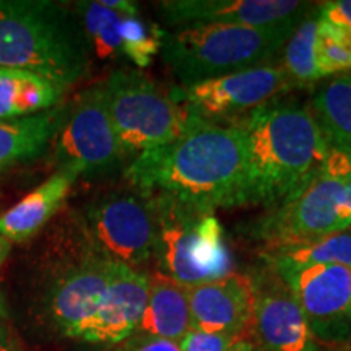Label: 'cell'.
Masks as SVG:
<instances>
[{
  "label": "cell",
  "instance_id": "cell-20",
  "mask_svg": "<svg viewBox=\"0 0 351 351\" xmlns=\"http://www.w3.org/2000/svg\"><path fill=\"white\" fill-rule=\"evenodd\" d=\"M60 111H44L36 116L0 121V171L34 160L54 137Z\"/></svg>",
  "mask_w": 351,
  "mask_h": 351
},
{
  "label": "cell",
  "instance_id": "cell-26",
  "mask_svg": "<svg viewBox=\"0 0 351 351\" xmlns=\"http://www.w3.org/2000/svg\"><path fill=\"white\" fill-rule=\"evenodd\" d=\"M319 67L324 77L351 70V33L320 19L317 32Z\"/></svg>",
  "mask_w": 351,
  "mask_h": 351
},
{
  "label": "cell",
  "instance_id": "cell-32",
  "mask_svg": "<svg viewBox=\"0 0 351 351\" xmlns=\"http://www.w3.org/2000/svg\"><path fill=\"white\" fill-rule=\"evenodd\" d=\"M0 351H16L15 345L12 343V340L8 339L5 333V328H0Z\"/></svg>",
  "mask_w": 351,
  "mask_h": 351
},
{
  "label": "cell",
  "instance_id": "cell-34",
  "mask_svg": "<svg viewBox=\"0 0 351 351\" xmlns=\"http://www.w3.org/2000/svg\"><path fill=\"white\" fill-rule=\"evenodd\" d=\"M345 204L346 210H348L351 215V173L348 178H346V186H345Z\"/></svg>",
  "mask_w": 351,
  "mask_h": 351
},
{
  "label": "cell",
  "instance_id": "cell-29",
  "mask_svg": "<svg viewBox=\"0 0 351 351\" xmlns=\"http://www.w3.org/2000/svg\"><path fill=\"white\" fill-rule=\"evenodd\" d=\"M134 351H181L178 341L165 339H145Z\"/></svg>",
  "mask_w": 351,
  "mask_h": 351
},
{
  "label": "cell",
  "instance_id": "cell-15",
  "mask_svg": "<svg viewBox=\"0 0 351 351\" xmlns=\"http://www.w3.org/2000/svg\"><path fill=\"white\" fill-rule=\"evenodd\" d=\"M150 293V276L137 269L112 263L103 301L78 339L116 345L137 332Z\"/></svg>",
  "mask_w": 351,
  "mask_h": 351
},
{
  "label": "cell",
  "instance_id": "cell-1",
  "mask_svg": "<svg viewBox=\"0 0 351 351\" xmlns=\"http://www.w3.org/2000/svg\"><path fill=\"white\" fill-rule=\"evenodd\" d=\"M143 195H165L213 213L245 205L247 142L238 125H219L192 116L182 135L140 153L125 171Z\"/></svg>",
  "mask_w": 351,
  "mask_h": 351
},
{
  "label": "cell",
  "instance_id": "cell-11",
  "mask_svg": "<svg viewBox=\"0 0 351 351\" xmlns=\"http://www.w3.org/2000/svg\"><path fill=\"white\" fill-rule=\"evenodd\" d=\"M254 283V311L251 333L262 351H320L298 304L282 275L267 263Z\"/></svg>",
  "mask_w": 351,
  "mask_h": 351
},
{
  "label": "cell",
  "instance_id": "cell-23",
  "mask_svg": "<svg viewBox=\"0 0 351 351\" xmlns=\"http://www.w3.org/2000/svg\"><path fill=\"white\" fill-rule=\"evenodd\" d=\"M319 10L313 8L296 26L283 47L282 67L295 86H306L324 78L317 57Z\"/></svg>",
  "mask_w": 351,
  "mask_h": 351
},
{
  "label": "cell",
  "instance_id": "cell-18",
  "mask_svg": "<svg viewBox=\"0 0 351 351\" xmlns=\"http://www.w3.org/2000/svg\"><path fill=\"white\" fill-rule=\"evenodd\" d=\"M150 276V293L137 332L148 339L179 341L192 328L187 287L160 271Z\"/></svg>",
  "mask_w": 351,
  "mask_h": 351
},
{
  "label": "cell",
  "instance_id": "cell-16",
  "mask_svg": "<svg viewBox=\"0 0 351 351\" xmlns=\"http://www.w3.org/2000/svg\"><path fill=\"white\" fill-rule=\"evenodd\" d=\"M192 328L244 339L251 332L254 283L249 275L230 274L187 287Z\"/></svg>",
  "mask_w": 351,
  "mask_h": 351
},
{
  "label": "cell",
  "instance_id": "cell-31",
  "mask_svg": "<svg viewBox=\"0 0 351 351\" xmlns=\"http://www.w3.org/2000/svg\"><path fill=\"white\" fill-rule=\"evenodd\" d=\"M10 247H12L10 241H8L5 236L0 234V267H2L3 262H5L8 252H10Z\"/></svg>",
  "mask_w": 351,
  "mask_h": 351
},
{
  "label": "cell",
  "instance_id": "cell-25",
  "mask_svg": "<svg viewBox=\"0 0 351 351\" xmlns=\"http://www.w3.org/2000/svg\"><path fill=\"white\" fill-rule=\"evenodd\" d=\"M121 51L138 67H148L161 49L165 33L155 25H147L138 16H124L119 26Z\"/></svg>",
  "mask_w": 351,
  "mask_h": 351
},
{
  "label": "cell",
  "instance_id": "cell-17",
  "mask_svg": "<svg viewBox=\"0 0 351 351\" xmlns=\"http://www.w3.org/2000/svg\"><path fill=\"white\" fill-rule=\"evenodd\" d=\"M78 176L75 171L57 169L47 181L0 215V234L10 243L33 238L62 207Z\"/></svg>",
  "mask_w": 351,
  "mask_h": 351
},
{
  "label": "cell",
  "instance_id": "cell-35",
  "mask_svg": "<svg viewBox=\"0 0 351 351\" xmlns=\"http://www.w3.org/2000/svg\"><path fill=\"white\" fill-rule=\"evenodd\" d=\"M5 315H7L5 304H3V300H2V296H0V328L3 327V326H2V322H3V319H5Z\"/></svg>",
  "mask_w": 351,
  "mask_h": 351
},
{
  "label": "cell",
  "instance_id": "cell-5",
  "mask_svg": "<svg viewBox=\"0 0 351 351\" xmlns=\"http://www.w3.org/2000/svg\"><path fill=\"white\" fill-rule=\"evenodd\" d=\"M350 173L351 153L330 150L324 165L300 191L247 228L249 236L263 244V251H270L345 231L351 225L345 204Z\"/></svg>",
  "mask_w": 351,
  "mask_h": 351
},
{
  "label": "cell",
  "instance_id": "cell-12",
  "mask_svg": "<svg viewBox=\"0 0 351 351\" xmlns=\"http://www.w3.org/2000/svg\"><path fill=\"white\" fill-rule=\"evenodd\" d=\"M78 254L52 285L49 313L65 337L78 339L106 293L112 263L91 254L78 238Z\"/></svg>",
  "mask_w": 351,
  "mask_h": 351
},
{
  "label": "cell",
  "instance_id": "cell-28",
  "mask_svg": "<svg viewBox=\"0 0 351 351\" xmlns=\"http://www.w3.org/2000/svg\"><path fill=\"white\" fill-rule=\"evenodd\" d=\"M319 15L322 20L341 26V28L351 33V0L320 3Z\"/></svg>",
  "mask_w": 351,
  "mask_h": 351
},
{
  "label": "cell",
  "instance_id": "cell-27",
  "mask_svg": "<svg viewBox=\"0 0 351 351\" xmlns=\"http://www.w3.org/2000/svg\"><path fill=\"white\" fill-rule=\"evenodd\" d=\"M241 340L245 339L236 335H226V333H210L191 328L178 341V345L181 351H231Z\"/></svg>",
  "mask_w": 351,
  "mask_h": 351
},
{
  "label": "cell",
  "instance_id": "cell-22",
  "mask_svg": "<svg viewBox=\"0 0 351 351\" xmlns=\"http://www.w3.org/2000/svg\"><path fill=\"white\" fill-rule=\"evenodd\" d=\"M262 256L274 267L343 265L351 269V231H339L309 243L270 249L263 251Z\"/></svg>",
  "mask_w": 351,
  "mask_h": 351
},
{
  "label": "cell",
  "instance_id": "cell-19",
  "mask_svg": "<svg viewBox=\"0 0 351 351\" xmlns=\"http://www.w3.org/2000/svg\"><path fill=\"white\" fill-rule=\"evenodd\" d=\"M64 88L28 70L0 67V121L41 114L54 106Z\"/></svg>",
  "mask_w": 351,
  "mask_h": 351
},
{
  "label": "cell",
  "instance_id": "cell-6",
  "mask_svg": "<svg viewBox=\"0 0 351 351\" xmlns=\"http://www.w3.org/2000/svg\"><path fill=\"white\" fill-rule=\"evenodd\" d=\"M101 86L125 156L173 142L192 121L187 108L143 72L117 70Z\"/></svg>",
  "mask_w": 351,
  "mask_h": 351
},
{
  "label": "cell",
  "instance_id": "cell-10",
  "mask_svg": "<svg viewBox=\"0 0 351 351\" xmlns=\"http://www.w3.org/2000/svg\"><path fill=\"white\" fill-rule=\"evenodd\" d=\"M274 269L295 295L314 339L343 341L351 322L350 267L282 265Z\"/></svg>",
  "mask_w": 351,
  "mask_h": 351
},
{
  "label": "cell",
  "instance_id": "cell-8",
  "mask_svg": "<svg viewBox=\"0 0 351 351\" xmlns=\"http://www.w3.org/2000/svg\"><path fill=\"white\" fill-rule=\"evenodd\" d=\"M57 169L77 174L109 169L124 158L109 117L103 86H95L75 99L65 116L60 112L54 132Z\"/></svg>",
  "mask_w": 351,
  "mask_h": 351
},
{
  "label": "cell",
  "instance_id": "cell-2",
  "mask_svg": "<svg viewBox=\"0 0 351 351\" xmlns=\"http://www.w3.org/2000/svg\"><path fill=\"white\" fill-rule=\"evenodd\" d=\"M234 125L247 142L245 204L276 207L300 191L330 153L309 104L274 99Z\"/></svg>",
  "mask_w": 351,
  "mask_h": 351
},
{
  "label": "cell",
  "instance_id": "cell-9",
  "mask_svg": "<svg viewBox=\"0 0 351 351\" xmlns=\"http://www.w3.org/2000/svg\"><path fill=\"white\" fill-rule=\"evenodd\" d=\"M293 86L282 64H270L197 83L184 90L182 99L197 119L212 124L228 121L234 125Z\"/></svg>",
  "mask_w": 351,
  "mask_h": 351
},
{
  "label": "cell",
  "instance_id": "cell-14",
  "mask_svg": "<svg viewBox=\"0 0 351 351\" xmlns=\"http://www.w3.org/2000/svg\"><path fill=\"white\" fill-rule=\"evenodd\" d=\"M314 3L296 0H166L163 19L173 26L243 25L270 26L313 10Z\"/></svg>",
  "mask_w": 351,
  "mask_h": 351
},
{
  "label": "cell",
  "instance_id": "cell-33",
  "mask_svg": "<svg viewBox=\"0 0 351 351\" xmlns=\"http://www.w3.org/2000/svg\"><path fill=\"white\" fill-rule=\"evenodd\" d=\"M231 351H262L261 348L256 343H252V341L249 340H241L238 345L234 346Z\"/></svg>",
  "mask_w": 351,
  "mask_h": 351
},
{
  "label": "cell",
  "instance_id": "cell-21",
  "mask_svg": "<svg viewBox=\"0 0 351 351\" xmlns=\"http://www.w3.org/2000/svg\"><path fill=\"white\" fill-rule=\"evenodd\" d=\"M309 106L328 148L351 153V73L319 88Z\"/></svg>",
  "mask_w": 351,
  "mask_h": 351
},
{
  "label": "cell",
  "instance_id": "cell-13",
  "mask_svg": "<svg viewBox=\"0 0 351 351\" xmlns=\"http://www.w3.org/2000/svg\"><path fill=\"white\" fill-rule=\"evenodd\" d=\"M152 204L156 223V243L153 261L158 271L184 287L204 283L195 265L197 231L200 219L213 215L165 195H145Z\"/></svg>",
  "mask_w": 351,
  "mask_h": 351
},
{
  "label": "cell",
  "instance_id": "cell-24",
  "mask_svg": "<svg viewBox=\"0 0 351 351\" xmlns=\"http://www.w3.org/2000/svg\"><path fill=\"white\" fill-rule=\"evenodd\" d=\"M77 12L90 51L101 60L111 59L121 51L119 26L125 15L99 2H78Z\"/></svg>",
  "mask_w": 351,
  "mask_h": 351
},
{
  "label": "cell",
  "instance_id": "cell-7",
  "mask_svg": "<svg viewBox=\"0 0 351 351\" xmlns=\"http://www.w3.org/2000/svg\"><path fill=\"white\" fill-rule=\"evenodd\" d=\"M78 238L95 256L137 269L155 252L156 223L150 200L138 191L104 195L85 210Z\"/></svg>",
  "mask_w": 351,
  "mask_h": 351
},
{
  "label": "cell",
  "instance_id": "cell-3",
  "mask_svg": "<svg viewBox=\"0 0 351 351\" xmlns=\"http://www.w3.org/2000/svg\"><path fill=\"white\" fill-rule=\"evenodd\" d=\"M91 51L78 19L51 0H0V67L67 90L85 77Z\"/></svg>",
  "mask_w": 351,
  "mask_h": 351
},
{
  "label": "cell",
  "instance_id": "cell-30",
  "mask_svg": "<svg viewBox=\"0 0 351 351\" xmlns=\"http://www.w3.org/2000/svg\"><path fill=\"white\" fill-rule=\"evenodd\" d=\"M104 7L119 12L127 16H137V3L127 2V0H99Z\"/></svg>",
  "mask_w": 351,
  "mask_h": 351
},
{
  "label": "cell",
  "instance_id": "cell-4",
  "mask_svg": "<svg viewBox=\"0 0 351 351\" xmlns=\"http://www.w3.org/2000/svg\"><path fill=\"white\" fill-rule=\"evenodd\" d=\"M306 15L270 26L205 25L165 33L163 59L184 88L270 65Z\"/></svg>",
  "mask_w": 351,
  "mask_h": 351
}]
</instances>
